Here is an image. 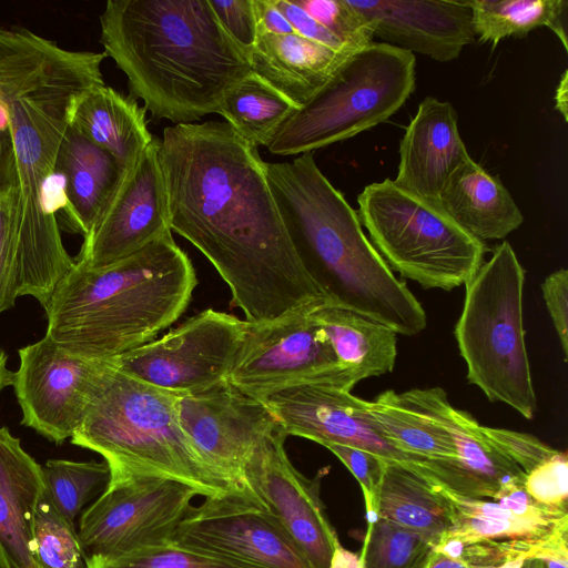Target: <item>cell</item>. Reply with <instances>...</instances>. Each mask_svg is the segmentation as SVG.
I'll list each match as a JSON object with an SVG mask.
<instances>
[{"instance_id":"6da1fadb","label":"cell","mask_w":568,"mask_h":568,"mask_svg":"<svg viewBox=\"0 0 568 568\" xmlns=\"http://www.w3.org/2000/svg\"><path fill=\"white\" fill-rule=\"evenodd\" d=\"M160 160L171 230L211 262L246 322L325 301L292 246L257 148L225 121L174 124Z\"/></svg>"},{"instance_id":"7a4b0ae2","label":"cell","mask_w":568,"mask_h":568,"mask_svg":"<svg viewBox=\"0 0 568 568\" xmlns=\"http://www.w3.org/2000/svg\"><path fill=\"white\" fill-rule=\"evenodd\" d=\"M100 27L103 53L156 120L187 124L219 113L252 73L209 0H109Z\"/></svg>"},{"instance_id":"3957f363","label":"cell","mask_w":568,"mask_h":568,"mask_svg":"<svg viewBox=\"0 0 568 568\" xmlns=\"http://www.w3.org/2000/svg\"><path fill=\"white\" fill-rule=\"evenodd\" d=\"M103 52L73 51L53 41L9 104L18 173L14 210L19 297L47 311L74 267L57 217L54 164L75 99L104 83Z\"/></svg>"},{"instance_id":"277c9868","label":"cell","mask_w":568,"mask_h":568,"mask_svg":"<svg viewBox=\"0 0 568 568\" xmlns=\"http://www.w3.org/2000/svg\"><path fill=\"white\" fill-rule=\"evenodd\" d=\"M264 172L292 246L331 304L416 335L426 312L364 234L357 212L317 166L313 152L264 161Z\"/></svg>"},{"instance_id":"5b68a950","label":"cell","mask_w":568,"mask_h":568,"mask_svg":"<svg viewBox=\"0 0 568 568\" xmlns=\"http://www.w3.org/2000/svg\"><path fill=\"white\" fill-rule=\"evenodd\" d=\"M196 283L172 234L103 267L75 263L51 297L45 334L69 352L110 361L173 324Z\"/></svg>"},{"instance_id":"8992f818","label":"cell","mask_w":568,"mask_h":568,"mask_svg":"<svg viewBox=\"0 0 568 568\" xmlns=\"http://www.w3.org/2000/svg\"><path fill=\"white\" fill-rule=\"evenodd\" d=\"M178 398L123 374L109 361L70 443L104 458L109 484L159 477L185 484L205 498L239 493L182 429Z\"/></svg>"},{"instance_id":"52a82bcc","label":"cell","mask_w":568,"mask_h":568,"mask_svg":"<svg viewBox=\"0 0 568 568\" xmlns=\"http://www.w3.org/2000/svg\"><path fill=\"white\" fill-rule=\"evenodd\" d=\"M525 271L504 241L465 284L463 311L455 326L467 379L490 402H500L532 419L537 398L523 322Z\"/></svg>"},{"instance_id":"ba28073f","label":"cell","mask_w":568,"mask_h":568,"mask_svg":"<svg viewBox=\"0 0 568 568\" xmlns=\"http://www.w3.org/2000/svg\"><path fill=\"white\" fill-rule=\"evenodd\" d=\"M415 69L413 53L385 42L355 50L276 130L267 150L275 155L308 153L385 122L415 90Z\"/></svg>"},{"instance_id":"9c48e42d","label":"cell","mask_w":568,"mask_h":568,"mask_svg":"<svg viewBox=\"0 0 568 568\" xmlns=\"http://www.w3.org/2000/svg\"><path fill=\"white\" fill-rule=\"evenodd\" d=\"M357 202L361 224L388 267L424 288L465 285L483 264L484 242L459 226L439 202L390 179L365 186Z\"/></svg>"},{"instance_id":"30bf717a","label":"cell","mask_w":568,"mask_h":568,"mask_svg":"<svg viewBox=\"0 0 568 568\" xmlns=\"http://www.w3.org/2000/svg\"><path fill=\"white\" fill-rule=\"evenodd\" d=\"M316 304L268 321L246 322L227 382L258 400L300 384H326L351 392L357 382L339 364L314 322Z\"/></svg>"},{"instance_id":"8fae6325","label":"cell","mask_w":568,"mask_h":568,"mask_svg":"<svg viewBox=\"0 0 568 568\" xmlns=\"http://www.w3.org/2000/svg\"><path fill=\"white\" fill-rule=\"evenodd\" d=\"M246 321L207 308L110 363L123 374L178 396L223 381L234 364Z\"/></svg>"},{"instance_id":"7c38bea8","label":"cell","mask_w":568,"mask_h":568,"mask_svg":"<svg viewBox=\"0 0 568 568\" xmlns=\"http://www.w3.org/2000/svg\"><path fill=\"white\" fill-rule=\"evenodd\" d=\"M199 495L190 486L159 477L108 484L82 513L79 538L88 556H118L165 542Z\"/></svg>"},{"instance_id":"4fadbf2b","label":"cell","mask_w":568,"mask_h":568,"mask_svg":"<svg viewBox=\"0 0 568 568\" xmlns=\"http://www.w3.org/2000/svg\"><path fill=\"white\" fill-rule=\"evenodd\" d=\"M168 541L246 568H311L265 507L239 493L191 506Z\"/></svg>"},{"instance_id":"5bb4252c","label":"cell","mask_w":568,"mask_h":568,"mask_svg":"<svg viewBox=\"0 0 568 568\" xmlns=\"http://www.w3.org/2000/svg\"><path fill=\"white\" fill-rule=\"evenodd\" d=\"M18 355L12 387L21 425L61 445L79 426L109 361L69 352L47 334L19 348Z\"/></svg>"},{"instance_id":"9a60e30c","label":"cell","mask_w":568,"mask_h":568,"mask_svg":"<svg viewBox=\"0 0 568 568\" xmlns=\"http://www.w3.org/2000/svg\"><path fill=\"white\" fill-rule=\"evenodd\" d=\"M281 426L261 439L244 468L246 488L276 519L311 568H327L337 534L321 499V470L315 478L302 475L288 459Z\"/></svg>"},{"instance_id":"2e32d148","label":"cell","mask_w":568,"mask_h":568,"mask_svg":"<svg viewBox=\"0 0 568 568\" xmlns=\"http://www.w3.org/2000/svg\"><path fill=\"white\" fill-rule=\"evenodd\" d=\"M178 415L182 429L203 458L235 490L257 499L245 486L244 468L261 439L280 426L266 405L226 379L205 390L179 396Z\"/></svg>"},{"instance_id":"e0dca14e","label":"cell","mask_w":568,"mask_h":568,"mask_svg":"<svg viewBox=\"0 0 568 568\" xmlns=\"http://www.w3.org/2000/svg\"><path fill=\"white\" fill-rule=\"evenodd\" d=\"M172 234L165 179L155 138L126 173L106 212L83 239L74 262L99 268Z\"/></svg>"},{"instance_id":"ac0fdd59","label":"cell","mask_w":568,"mask_h":568,"mask_svg":"<svg viewBox=\"0 0 568 568\" xmlns=\"http://www.w3.org/2000/svg\"><path fill=\"white\" fill-rule=\"evenodd\" d=\"M261 402L287 436L322 446H353L387 460L418 466L384 436L368 413L367 400L349 390L326 384H300L270 393Z\"/></svg>"},{"instance_id":"d6986e66","label":"cell","mask_w":568,"mask_h":568,"mask_svg":"<svg viewBox=\"0 0 568 568\" xmlns=\"http://www.w3.org/2000/svg\"><path fill=\"white\" fill-rule=\"evenodd\" d=\"M440 487L452 517L443 538L524 542L539 549L537 559L541 561L568 560V510L536 503L524 485L504 491L496 500L463 497Z\"/></svg>"},{"instance_id":"ffe728a7","label":"cell","mask_w":568,"mask_h":568,"mask_svg":"<svg viewBox=\"0 0 568 568\" xmlns=\"http://www.w3.org/2000/svg\"><path fill=\"white\" fill-rule=\"evenodd\" d=\"M374 37L439 62L459 57L475 39L468 0H348Z\"/></svg>"},{"instance_id":"44dd1931","label":"cell","mask_w":568,"mask_h":568,"mask_svg":"<svg viewBox=\"0 0 568 568\" xmlns=\"http://www.w3.org/2000/svg\"><path fill=\"white\" fill-rule=\"evenodd\" d=\"M432 396L453 436L456 458L425 465L420 471L449 491L476 499L496 500L504 491L524 485L526 474L486 438L469 413L455 408L440 387H432Z\"/></svg>"},{"instance_id":"7402d4cb","label":"cell","mask_w":568,"mask_h":568,"mask_svg":"<svg viewBox=\"0 0 568 568\" xmlns=\"http://www.w3.org/2000/svg\"><path fill=\"white\" fill-rule=\"evenodd\" d=\"M128 172L110 153L69 124L54 164L57 211L62 212L68 230L83 239L89 235Z\"/></svg>"},{"instance_id":"603a6c76","label":"cell","mask_w":568,"mask_h":568,"mask_svg":"<svg viewBox=\"0 0 568 568\" xmlns=\"http://www.w3.org/2000/svg\"><path fill=\"white\" fill-rule=\"evenodd\" d=\"M469 156L455 108L427 97L400 140L398 171L393 181L415 195L439 202L444 184Z\"/></svg>"},{"instance_id":"cb8c5ba5","label":"cell","mask_w":568,"mask_h":568,"mask_svg":"<svg viewBox=\"0 0 568 568\" xmlns=\"http://www.w3.org/2000/svg\"><path fill=\"white\" fill-rule=\"evenodd\" d=\"M43 493L42 466L0 427V568H38L32 530Z\"/></svg>"},{"instance_id":"d4e9b609","label":"cell","mask_w":568,"mask_h":568,"mask_svg":"<svg viewBox=\"0 0 568 568\" xmlns=\"http://www.w3.org/2000/svg\"><path fill=\"white\" fill-rule=\"evenodd\" d=\"M354 51H336L300 34L258 32L246 57L253 74L300 108Z\"/></svg>"},{"instance_id":"484cf974","label":"cell","mask_w":568,"mask_h":568,"mask_svg":"<svg viewBox=\"0 0 568 568\" xmlns=\"http://www.w3.org/2000/svg\"><path fill=\"white\" fill-rule=\"evenodd\" d=\"M439 203L459 226L481 242L503 240L524 222L521 211L499 178L470 156L450 174Z\"/></svg>"},{"instance_id":"4316f807","label":"cell","mask_w":568,"mask_h":568,"mask_svg":"<svg viewBox=\"0 0 568 568\" xmlns=\"http://www.w3.org/2000/svg\"><path fill=\"white\" fill-rule=\"evenodd\" d=\"M145 112L133 98L101 83L75 99L70 124L130 171L154 139Z\"/></svg>"},{"instance_id":"83f0119b","label":"cell","mask_w":568,"mask_h":568,"mask_svg":"<svg viewBox=\"0 0 568 568\" xmlns=\"http://www.w3.org/2000/svg\"><path fill=\"white\" fill-rule=\"evenodd\" d=\"M312 317L339 364L357 383L393 371L397 333L386 324L327 302L316 304Z\"/></svg>"},{"instance_id":"f1b7e54d","label":"cell","mask_w":568,"mask_h":568,"mask_svg":"<svg viewBox=\"0 0 568 568\" xmlns=\"http://www.w3.org/2000/svg\"><path fill=\"white\" fill-rule=\"evenodd\" d=\"M375 508L377 518L422 535L434 547L452 524L442 487L412 464L385 460Z\"/></svg>"},{"instance_id":"f546056e","label":"cell","mask_w":568,"mask_h":568,"mask_svg":"<svg viewBox=\"0 0 568 568\" xmlns=\"http://www.w3.org/2000/svg\"><path fill=\"white\" fill-rule=\"evenodd\" d=\"M52 43L24 28L0 27V196L18 190L10 101Z\"/></svg>"},{"instance_id":"4dcf8cb0","label":"cell","mask_w":568,"mask_h":568,"mask_svg":"<svg viewBox=\"0 0 568 568\" xmlns=\"http://www.w3.org/2000/svg\"><path fill=\"white\" fill-rule=\"evenodd\" d=\"M471 24L481 43L495 48L503 39L526 37L547 27L567 51V0H468Z\"/></svg>"},{"instance_id":"1f68e13d","label":"cell","mask_w":568,"mask_h":568,"mask_svg":"<svg viewBox=\"0 0 568 568\" xmlns=\"http://www.w3.org/2000/svg\"><path fill=\"white\" fill-rule=\"evenodd\" d=\"M297 106L251 73L224 97L219 114L250 145L266 146Z\"/></svg>"},{"instance_id":"d6a6232c","label":"cell","mask_w":568,"mask_h":568,"mask_svg":"<svg viewBox=\"0 0 568 568\" xmlns=\"http://www.w3.org/2000/svg\"><path fill=\"white\" fill-rule=\"evenodd\" d=\"M44 495L53 507L70 523L83 506L110 480V469L105 462H74L49 459L42 466Z\"/></svg>"},{"instance_id":"836d02e7","label":"cell","mask_w":568,"mask_h":568,"mask_svg":"<svg viewBox=\"0 0 568 568\" xmlns=\"http://www.w3.org/2000/svg\"><path fill=\"white\" fill-rule=\"evenodd\" d=\"M433 555L422 535L377 518L367 526L359 557L363 568H425Z\"/></svg>"},{"instance_id":"e575fe53","label":"cell","mask_w":568,"mask_h":568,"mask_svg":"<svg viewBox=\"0 0 568 568\" xmlns=\"http://www.w3.org/2000/svg\"><path fill=\"white\" fill-rule=\"evenodd\" d=\"M32 554L38 568H88L74 524L67 520L43 493L33 523Z\"/></svg>"},{"instance_id":"d590c367","label":"cell","mask_w":568,"mask_h":568,"mask_svg":"<svg viewBox=\"0 0 568 568\" xmlns=\"http://www.w3.org/2000/svg\"><path fill=\"white\" fill-rule=\"evenodd\" d=\"M88 568H246L170 541L118 556H89Z\"/></svg>"},{"instance_id":"8d00e7d4","label":"cell","mask_w":568,"mask_h":568,"mask_svg":"<svg viewBox=\"0 0 568 568\" xmlns=\"http://www.w3.org/2000/svg\"><path fill=\"white\" fill-rule=\"evenodd\" d=\"M294 1L348 47L361 49L373 42L371 26L348 0Z\"/></svg>"},{"instance_id":"74e56055","label":"cell","mask_w":568,"mask_h":568,"mask_svg":"<svg viewBox=\"0 0 568 568\" xmlns=\"http://www.w3.org/2000/svg\"><path fill=\"white\" fill-rule=\"evenodd\" d=\"M526 493L546 507L568 510V457L558 450L549 459L526 474Z\"/></svg>"},{"instance_id":"f35d334b","label":"cell","mask_w":568,"mask_h":568,"mask_svg":"<svg viewBox=\"0 0 568 568\" xmlns=\"http://www.w3.org/2000/svg\"><path fill=\"white\" fill-rule=\"evenodd\" d=\"M17 194L0 196V314L19 297L14 210Z\"/></svg>"},{"instance_id":"ab89813d","label":"cell","mask_w":568,"mask_h":568,"mask_svg":"<svg viewBox=\"0 0 568 568\" xmlns=\"http://www.w3.org/2000/svg\"><path fill=\"white\" fill-rule=\"evenodd\" d=\"M332 452L352 473L361 485L366 508L367 526L376 519V493L382 478L384 458L353 446L339 444L324 445Z\"/></svg>"},{"instance_id":"60d3db41","label":"cell","mask_w":568,"mask_h":568,"mask_svg":"<svg viewBox=\"0 0 568 568\" xmlns=\"http://www.w3.org/2000/svg\"><path fill=\"white\" fill-rule=\"evenodd\" d=\"M481 430L486 438L525 474H528L558 452V449L546 445L527 433L483 425Z\"/></svg>"},{"instance_id":"b9f144b4","label":"cell","mask_w":568,"mask_h":568,"mask_svg":"<svg viewBox=\"0 0 568 568\" xmlns=\"http://www.w3.org/2000/svg\"><path fill=\"white\" fill-rule=\"evenodd\" d=\"M209 2L224 31L247 55L257 39L253 0H209Z\"/></svg>"},{"instance_id":"7bdbcfd3","label":"cell","mask_w":568,"mask_h":568,"mask_svg":"<svg viewBox=\"0 0 568 568\" xmlns=\"http://www.w3.org/2000/svg\"><path fill=\"white\" fill-rule=\"evenodd\" d=\"M546 307L557 332L564 358H568V271L549 274L541 284Z\"/></svg>"},{"instance_id":"ee69618b","label":"cell","mask_w":568,"mask_h":568,"mask_svg":"<svg viewBox=\"0 0 568 568\" xmlns=\"http://www.w3.org/2000/svg\"><path fill=\"white\" fill-rule=\"evenodd\" d=\"M277 8L293 26L297 34L336 51H354L341 39L315 20L308 12L292 0H275Z\"/></svg>"},{"instance_id":"f6af8a7d","label":"cell","mask_w":568,"mask_h":568,"mask_svg":"<svg viewBox=\"0 0 568 568\" xmlns=\"http://www.w3.org/2000/svg\"><path fill=\"white\" fill-rule=\"evenodd\" d=\"M257 33L297 34L293 26L277 8L275 0H253Z\"/></svg>"},{"instance_id":"bcb514c9","label":"cell","mask_w":568,"mask_h":568,"mask_svg":"<svg viewBox=\"0 0 568 568\" xmlns=\"http://www.w3.org/2000/svg\"><path fill=\"white\" fill-rule=\"evenodd\" d=\"M327 568H363L359 554L343 547L338 541L333 550Z\"/></svg>"},{"instance_id":"7dc6e473","label":"cell","mask_w":568,"mask_h":568,"mask_svg":"<svg viewBox=\"0 0 568 568\" xmlns=\"http://www.w3.org/2000/svg\"><path fill=\"white\" fill-rule=\"evenodd\" d=\"M556 101V110L559 111V113L562 115L564 120L567 121L568 118V71L565 70L561 79L559 81V84L556 90L555 95Z\"/></svg>"},{"instance_id":"c3c4849f","label":"cell","mask_w":568,"mask_h":568,"mask_svg":"<svg viewBox=\"0 0 568 568\" xmlns=\"http://www.w3.org/2000/svg\"><path fill=\"white\" fill-rule=\"evenodd\" d=\"M425 568H474L468 566L462 561L452 559L443 554L436 552L434 550V555L426 565Z\"/></svg>"},{"instance_id":"681fc988","label":"cell","mask_w":568,"mask_h":568,"mask_svg":"<svg viewBox=\"0 0 568 568\" xmlns=\"http://www.w3.org/2000/svg\"><path fill=\"white\" fill-rule=\"evenodd\" d=\"M8 355L0 348V392L7 386H12L13 372L7 367Z\"/></svg>"},{"instance_id":"f907efd6","label":"cell","mask_w":568,"mask_h":568,"mask_svg":"<svg viewBox=\"0 0 568 568\" xmlns=\"http://www.w3.org/2000/svg\"><path fill=\"white\" fill-rule=\"evenodd\" d=\"M521 568H546V566L539 559H527Z\"/></svg>"},{"instance_id":"816d5d0a","label":"cell","mask_w":568,"mask_h":568,"mask_svg":"<svg viewBox=\"0 0 568 568\" xmlns=\"http://www.w3.org/2000/svg\"><path fill=\"white\" fill-rule=\"evenodd\" d=\"M524 562H525V560H523V559L510 560V561L504 562L495 568H521Z\"/></svg>"}]
</instances>
